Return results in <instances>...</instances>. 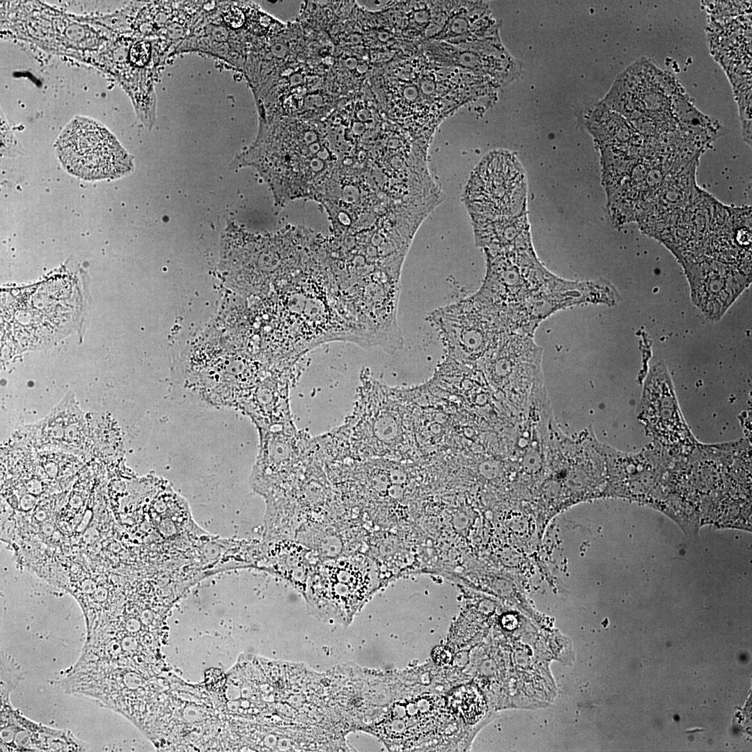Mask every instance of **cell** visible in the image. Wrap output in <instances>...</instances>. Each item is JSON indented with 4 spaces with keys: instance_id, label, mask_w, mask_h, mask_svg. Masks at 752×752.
I'll list each match as a JSON object with an SVG mask.
<instances>
[{
    "instance_id": "obj_1",
    "label": "cell",
    "mask_w": 752,
    "mask_h": 752,
    "mask_svg": "<svg viewBox=\"0 0 752 752\" xmlns=\"http://www.w3.org/2000/svg\"><path fill=\"white\" fill-rule=\"evenodd\" d=\"M484 252L486 273L476 294L503 309L515 322L566 285V280L542 265L533 246Z\"/></svg>"
},
{
    "instance_id": "obj_2",
    "label": "cell",
    "mask_w": 752,
    "mask_h": 752,
    "mask_svg": "<svg viewBox=\"0 0 752 752\" xmlns=\"http://www.w3.org/2000/svg\"><path fill=\"white\" fill-rule=\"evenodd\" d=\"M463 201L472 223L519 216L527 212V180L516 155L496 150L473 170Z\"/></svg>"
},
{
    "instance_id": "obj_3",
    "label": "cell",
    "mask_w": 752,
    "mask_h": 752,
    "mask_svg": "<svg viewBox=\"0 0 752 752\" xmlns=\"http://www.w3.org/2000/svg\"><path fill=\"white\" fill-rule=\"evenodd\" d=\"M451 355L482 359L510 331L495 306L476 293L438 311L429 318Z\"/></svg>"
},
{
    "instance_id": "obj_4",
    "label": "cell",
    "mask_w": 752,
    "mask_h": 752,
    "mask_svg": "<svg viewBox=\"0 0 752 752\" xmlns=\"http://www.w3.org/2000/svg\"><path fill=\"white\" fill-rule=\"evenodd\" d=\"M60 160L71 174L88 180L116 178L130 171L128 155L102 125L77 118L57 143Z\"/></svg>"
},
{
    "instance_id": "obj_5",
    "label": "cell",
    "mask_w": 752,
    "mask_h": 752,
    "mask_svg": "<svg viewBox=\"0 0 752 752\" xmlns=\"http://www.w3.org/2000/svg\"><path fill=\"white\" fill-rule=\"evenodd\" d=\"M373 580L370 565L364 558L338 559L318 570L311 580L309 593L316 606L345 618L368 595Z\"/></svg>"
},
{
    "instance_id": "obj_6",
    "label": "cell",
    "mask_w": 752,
    "mask_h": 752,
    "mask_svg": "<svg viewBox=\"0 0 752 752\" xmlns=\"http://www.w3.org/2000/svg\"><path fill=\"white\" fill-rule=\"evenodd\" d=\"M542 355L533 336L507 332L481 360L494 384L526 395L542 375Z\"/></svg>"
},
{
    "instance_id": "obj_7",
    "label": "cell",
    "mask_w": 752,
    "mask_h": 752,
    "mask_svg": "<svg viewBox=\"0 0 752 752\" xmlns=\"http://www.w3.org/2000/svg\"><path fill=\"white\" fill-rule=\"evenodd\" d=\"M697 266L687 268V272L692 279L693 291L698 299V304L710 315L714 316V311L715 315L722 314L737 296L727 290L739 293L744 285L738 284L737 281L730 283L735 281L733 272L728 269L721 272L722 268L714 264Z\"/></svg>"
},
{
    "instance_id": "obj_8",
    "label": "cell",
    "mask_w": 752,
    "mask_h": 752,
    "mask_svg": "<svg viewBox=\"0 0 752 752\" xmlns=\"http://www.w3.org/2000/svg\"><path fill=\"white\" fill-rule=\"evenodd\" d=\"M472 224L476 244L483 250L533 246L527 212L512 218Z\"/></svg>"
},
{
    "instance_id": "obj_9",
    "label": "cell",
    "mask_w": 752,
    "mask_h": 752,
    "mask_svg": "<svg viewBox=\"0 0 752 752\" xmlns=\"http://www.w3.org/2000/svg\"><path fill=\"white\" fill-rule=\"evenodd\" d=\"M485 706L483 700L472 689L468 688L462 694L460 709L467 723L477 722L485 713Z\"/></svg>"
},
{
    "instance_id": "obj_10",
    "label": "cell",
    "mask_w": 752,
    "mask_h": 752,
    "mask_svg": "<svg viewBox=\"0 0 752 752\" xmlns=\"http://www.w3.org/2000/svg\"><path fill=\"white\" fill-rule=\"evenodd\" d=\"M150 55V45L147 41H140L134 45L130 49V60L138 66L146 64Z\"/></svg>"
}]
</instances>
